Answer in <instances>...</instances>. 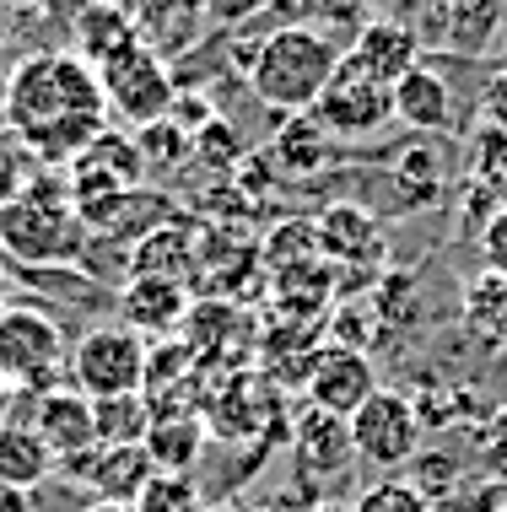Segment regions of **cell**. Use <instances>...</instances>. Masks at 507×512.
I'll return each mask as SVG.
<instances>
[{
    "label": "cell",
    "mask_w": 507,
    "mask_h": 512,
    "mask_svg": "<svg viewBox=\"0 0 507 512\" xmlns=\"http://www.w3.org/2000/svg\"><path fill=\"white\" fill-rule=\"evenodd\" d=\"M11 399H17V389H11V383H0V421H6V410H11Z\"/></svg>",
    "instance_id": "cell-44"
},
{
    "label": "cell",
    "mask_w": 507,
    "mask_h": 512,
    "mask_svg": "<svg viewBox=\"0 0 507 512\" xmlns=\"http://www.w3.org/2000/svg\"><path fill=\"white\" fill-rule=\"evenodd\" d=\"M205 432L200 415H168V421H152V432H146V459H152L157 475H195V464L205 459Z\"/></svg>",
    "instance_id": "cell-23"
},
{
    "label": "cell",
    "mask_w": 507,
    "mask_h": 512,
    "mask_svg": "<svg viewBox=\"0 0 507 512\" xmlns=\"http://www.w3.org/2000/svg\"><path fill=\"white\" fill-rule=\"evenodd\" d=\"M119 318L125 329H135L146 345L173 340L189 318V292L184 281H162V275H125L119 286Z\"/></svg>",
    "instance_id": "cell-15"
},
{
    "label": "cell",
    "mask_w": 507,
    "mask_h": 512,
    "mask_svg": "<svg viewBox=\"0 0 507 512\" xmlns=\"http://www.w3.org/2000/svg\"><path fill=\"white\" fill-rule=\"evenodd\" d=\"M475 243H481V259H486V270H491V275H502V281H507V211H497V216H491V227H486Z\"/></svg>",
    "instance_id": "cell-36"
},
{
    "label": "cell",
    "mask_w": 507,
    "mask_h": 512,
    "mask_svg": "<svg viewBox=\"0 0 507 512\" xmlns=\"http://www.w3.org/2000/svg\"><path fill=\"white\" fill-rule=\"evenodd\" d=\"M0 512H33V491H17L0 480Z\"/></svg>",
    "instance_id": "cell-37"
},
{
    "label": "cell",
    "mask_w": 507,
    "mask_h": 512,
    "mask_svg": "<svg viewBox=\"0 0 507 512\" xmlns=\"http://www.w3.org/2000/svg\"><path fill=\"white\" fill-rule=\"evenodd\" d=\"M33 432L49 442L54 453V475L71 469L76 459H87L98 448V426H92V399H81L76 389H49L33 399Z\"/></svg>",
    "instance_id": "cell-14"
},
{
    "label": "cell",
    "mask_w": 507,
    "mask_h": 512,
    "mask_svg": "<svg viewBox=\"0 0 507 512\" xmlns=\"http://www.w3.org/2000/svg\"><path fill=\"white\" fill-rule=\"evenodd\" d=\"M303 512H351V507L346 502H308Z\"/></svg>",
    "instance_id": "cell-42"
},
{
    "label": "cell",
    "mask_w": 507,
    "mask_h": 512,
    "mask_svg": "<svg viewBox=\"0 0 507 512\" xmlns=\"http://www.w3.org/2000/svg\"><path fill=\"white\" fill-rule=\"evenodd\" d=\"M308 119L319 124L335 146H362L394 119V98H389L383 81H373L362 65H351L346 49H340V65H335L330 87L319 92V103L308 108Z\"/></svg>",
    "instance_id": "cell-7"
},
{
    "label": "cell",
    "mask_w": 507,
    "mask_h": 512,
    "mask_svg": "<svg viewBox=\"0 0 507 512\" xmlns=\"http://www.w3.org/2000/svg\"><path fill=\"white\" fill-rule=\"evenodd\" d=\"M416 38L432 60H475L502 38V0H421Z\"/></svg>",
    "instance_id": "cell-9"
},
{
    "label": "cell",
    "mask_w": 507,
    "mask_h": 512,
    "mask_svg": "<svg viewBox=\"0 0 507 512\" xmlns=\"http://www.w3.org/2000/svg\"><path fill=\"white\" fill-rule=\"evenodd\" d=\"M33 173H38V157L27 151L11 130H0V205L6 200H17L27 184H33Z\"/></svg>",
    "instance_id": "cell-32"
},
{
    "label": "cell",
    "mask_w": 507,
    "mask_h": 512,
    "mask_svg": "<svg viewBox=\"0 0 507 512\" xmlns=\"http://www.w3.org/2000/svg\"><path fill=\"white\" fill-rule=\"evenodd\" d=\"M475 464H481V475L491 486L507 491V410H491L481 421V432H475Z\"/></svg>",
    "instance_id": "cell-31"
},
{
    "label": "cell",
    "mask_w": 507,
    "mask_h": 512,
    "mask_svg": "<svg viewBox=\"0 0 507 512\" xmlns=\"http://www.w3.org/2000/svg\"><path fill=\"white\" fill-rule=\"evenodd\" d=\"M0 480L17 491H38L54 480V453L49 442L33 432V421H0Z\"/></svg>",
    "instance_id": "cell-22"
},
{
    "label": "cell",
    "mask_w": 507,
    "mask_h": 512,
    "mask_svg": "<svg viewBox=\"0 0 507 512\" xmlns=\"http://www.w3.org/2000/svg\"><path fill=\"white\" fill-rule=\"evenodd\" d=\"M157 469L146 459V448L135 442V448H92L87 459H76L71 469H60V480H76V486L98 491V502H135L141 486L152 480Z\"/></svg>",
    "instance_id": "cell-18"
},
{
    "label": "cell",
    "mask_w": 507,
    "mask_h": 512,
    "mask_svg": "<svg viewBox=\"0 0 507 512\" xmlns=\"http://www.w3.org/2000/svg\"><path fill=\"white\" fill-rule=\"evenodd\" d=\"M475 124L507 130V65H497V71L481 81V98H475Z\"/></svg>",
    "instance_id": "cell-35"
},
{
    "label": "cell",
    "mask_w": 507,
    "mask_h": 512,
    "mask_svg": "<svg viewBox=\"0 0 507 512\" xmlns=\"http://www.w3.org/2000/svg\"><path fill=\"white\" fill-rule=\"evenodd\" d=\"M211 512H238V507H211Z\"/></svg>",
    "instance_id": "cell-47"
},
{
    "label": "cell",
    "mask_w": 507,
    "mask_h": 512,
    "mask_svg": "<svg viewBox=\"0 0 507 512\" xmlns=\"http://www.w3.org/2000/svg\"><path fill=\"white\" fill-rule=\"evenodd\" d=\"M0 130L38 157V168H71L108 130V103L98 71L76 49H38L11 60L0 87Z\"/></svg>",
    "instance_id": "cell-1"
},
{
    "label": "cell",
    "mask_w": 507,
    "mask_h": 512,
    "mask_svg": "<svg viewBox=\"0 0 507 512\" xmlns=\"http://www.w3.org/2000/svg\"><path fill=\"white\" fill-rule=\"evenodd\" d=\"M464 324H470L486 345L507 351V281L502 275L481 270L470 286H464Z\"/></svg>",
    "instance_id": "cell-26"
},
{
    "label": "cell",
    "mask_w": 507,
    "mask_h": 512,
    "mask_svg": "<svg viewBox=\"0 0 507 512\" xmlns=\"http://www.w3.org/2000/svg\"><path fill=\"white\" fill-rule=\"evenodd\" d=\"M249 512H303V507L286 502V496H270V502H259V507H249Z\"/></svg>",
    "instance_id": "cell-39"
},
{
    "label": "cell",
    "mask_w": 507,
    "mask_h": 512,
    "mask_svg": "<svg viewBox=\"0 0 507 512\" xmlns=\"http://www.w3.org/2000/svg\"><path fill=\"white\" fill-rule=\"evenodd\" d=\"M292 459L297 469H303L308 491L324 486V480H340L346 469L356 464V448H351V426L340 421V415L330 410H303L292 426Z\"/></svg>",
    "instance_id": "cell-16"
},
{
    "label": "cell",
    "mask_w": 507,
    "mask_h": 512,
    "mask_svg": "<svg viewBox=\"0 0 507 512\" xmlns=\"http://www.w3.org/2000/svg\"><path fill=\"white\" fill-rule=\"evenodd\" d=\"M243 157V146H238V130L216 114V119H205L200 130H195V162H205V168H232V162Z\"/></svg>",
    "instance_id": "cell-33"
},
{
    "label": "cell",
    "mask_w": 507,
    "mask_h": 512,
    "mask_svg": "<svg viewBox=\"0 0 507 512\" xmlns=\"http://www.w3.org/2000/svg\"><path fill=\"white\" fill-rule=\"evenodd\" d=\"M130 507L135 512H211L195 475H152Z\"/></svg>",
    "instance_id": "cell-29"
},
{
    "label": "cell",
    "mask_w": 507,
    "mask_h": 512,
    "mask_svg": "<svg viewBox=\"0 0 507 512\" xmlns=\"http://www.w3.org/2000/svg\"><path fill=\"white\" fill-rule=\"evenodd\" d=\"M389 98H394V119L405 124V130H416V135H448L459 124V92H454V81H448V71L432 60V54H421L410 71L389 87Z\"/></svg>",
    "instance_id": "cell-12"
},
{
    "label": "cell",
    "mask_w": 507,
    "mask_h": 512,
    "mask_svg": "<svg viewBox=\"0 0 507 512\" xmlns=\"http://www.w3.org/2000/svg\"><path fill=\"white\" fill-rule=\"evenodd\" d=\"M65 356L71 351H65V329L54 308H38V302H6L0 308V383L38 399L65 372Z\"/></svg>",
    "instance_id": "cell-4"
},
{
    "label": "cell",
    "mask_w": 507,
    "mask_h": 512,
    "mask_svg": "<svg viewBox=\"0 0 507 512\" xmlns=\"http://www.w3.org/2000/svg\"><path fill=\"white\" fill-rule=\"evenodd\" d=\"M17 281H22V270L11 265L6 254H0V308H6V302H11V286H17Z\"/></svg>",
    "instance_id": "cell-38"
},
{
    "label": "cell",
    "mask_w": 507,
    "mask_h": 512,
    "mask_svg": "<svg viewBox=\"0 0 507 512\" xmlns=\"http://www.w3.org/2000/svg\"><path fill=\"white\" fill-rule=\"evenodd\" d=\"M346 426H351L356 459H362L367 469H378V475L405 469L421 448H427V426H421L416 399H410L405 389H378Z\"/></svg>",
    "instance_id": "cell-8"
},
{
    "label": "cell",
    "mask_w": 507,
    "mask_h": 512,
    "mask_svg": "<svg viewBox=\"0 0 507 512\" xmlns=\"http://www.w3.org/2000/svg\"><path fill=\"white\" fill-rule=\"evenodd\" d=\"M351 512H432V502H427L416 486H410L405 475H378L373 486L356 491Z\"/></svg>",
    "instance_id": "cell-30"
},
{
    "label": "cell",
    "mask_w": 507,
    "mask_h": 512,
    "mask_svg": "<svg viewBox=\"0 0 507 512\" xmlns=\"http://www.w3.org/2000/svg\"><path fill=\"white\" fill-rule=\"evenodd\" d=\"M502 54H507V17H502Z\"/></svg>",
    "instance_id": "cell-46"
},
{
    "label": "cell",
    "mask_w": 507,
    "mask_h": 512,
    "mask_svg": "<svg viewBox=\"0 0 507 512\" xmlns=\"http://www.w3.org/2000/svg\"><path fill=\"white\" fill-rule=\"evenodd\" d=\"M6 6H22V11H44V6H54V0H6Z\"/></svg>",
    "instance_id": "cell-45"
},
{
    "label": "cell",
    "mask_w": 507,
    "mask_h": 512,
    "mask_svg": "<svg viewBox=\"0 0 507 512\" xmlns=\"http://www.w3.org/2000/svg\"><path fill=\"white\" fill-rule=\"evenodd\" d=\"M497 211H507V205H502L497 195H486L481 184H470V178H464L459 205H454V216H459V232H464V238H481V232L491 227V216H497Z\"/></svg>",
    "instance_id": "cell-34"
},
{
    "label": "cell",
    "mask_w": 507,
    "mask_h": 512,
    "mask_svg": "<svg viewBox=\"0 0 507 512\" xmlns=\"http://www.w3.org/2000/svg\"><path fill=\"white\" fill-rule=\"evenodd\" d=\"M6 76H11V49H6V38H0V87H6Z\"/></svg>",
    "instance_id": "cell-43"
},
{
    "label": "cell",
    "mask_w": 507,
    "mask_h": 512,
    "mask_svg": "<svg viewBox=\"0 0 507 512\" xmlns=\"http://www.w3.org/2000/svg\"><path fill=\"white\" fill-rule=\"evenodd\" d=\"M146 345L135 329L125 324H98V329H87L76 345H71V356H65V378H71V389L81 399H119V394H141V383H146Z\"/></svg>",
    "instance_id": "cell-5"
},
{
    "label": "cell",
    "mask_w": 507,
    "mask_h": 512,
    "mask_svg": "<svg viewBox=\"0 0 507 512\" xmlns=\"http://www.w3.org/2000/svg\"><path fill=\"white\" fill-rule=\"evenodd\" d=\"M98 87H103V103H108V119L119 124H146L168 119L173 103H178V81H173V65L157 60L152 49L130 44L125 54H114L108 65H98Z\"/></svg>",
    "instance_id": "cell-6"
},
{
    "label": "cell",
    "mask_w": 507,
    "mask_h": 512,
    "mask_svg": "<svg viewBox=\"0 0 507 512\" xmlns=\"http://www.w3.org/2000/svg\"><path fill=\"white\" fill-rule=\"evenodd\" d=\"M211 22V0H141L135 6V44L173 65L200 49Z\"/></svg>",
    "instance_id": "cell-13"
},
{
    "label": "cell",
    "mask_w": 507,
    "mask_h": 512,
    "mask_svg": "<svg viewBox=\"0 0 507 512\" xmlns=\"http://www.w3.org/2000/svg\"><path fill=\"white\" fill-rule=\"evenodd\" d=\"M335 141L319 130L308 114H292V119H281V130H276V141H270V168H276L281 178H292V184H303V178L313 173H324L335 162Z\"/></svg>",
    "instance_id": "cell-20"
},
{
    "label": "cell",
    "mask_w": 507,
    "mask_h": 512,
    "mask_svg": "<svg viewBox=\"0 0 507 512\" xmlns=\"http://www.w3.org/2000/svg\"><path fill=\"white\" fill-rule=\"evenodd\" d=\"M141 178L146 168H141V151H135V135H125L119 124H108L98 141L65 168L76 211H92V205H103L114 195H130V189H141Z\"/></svg>",
    "instance_id": "cell-10"
},
{
    "label": "cell",
    "mask_w": 507,
    "mask_h": 512,
    "mask_svg": "<svg viewBox=\"0 0 507 512\" xmlns=\"http://www.w3.org/2000/svg\"><path fill=\"white\" fill-rule=\"evenodd\" d=\"M81 512H135V507H125V502H98V496H92V502L81 507Z\"/></svg>",
    "instance_id": "cell-41"
},
{
    "label": "cell",
    "mask_w": 507,
    "mask_h": 512,
    "mask_svg": "<svg viewBox=\"0 0 507 512\" xmlns=\"http://www.w3.org/2000/svg\"><path fill=\"white\" fill-rule=\"evenodd\" d=\"M383 389L378 383V367L367 351H346V345H319L313 351V367L303 378V394L313 410H330L340 421H351L356 410L367 405Z\"/></svg>",
    "instance_id": "cell-11"
},
{
    "label": "cell",
    "mask_w": 507,
    "mask_h": 512,
    "mask_svg": "<svg viewBox=\"0 0 507 512\" xmlns=\"http://www.w3.org/2000/svg\"><path fill=\"white\" fill-rule=\"evenodd\" d=\"M464 178L507 205V130L475 124V130L464 135Z\"/></svg>",
    "instance_id": "cell-28"
},
{
    "label": "cell",
    "mask_w": 507,
    "mask_h": 512,
    "mask_svg": "<svg viewBox=\"0 0 507 512\" xmlns=\"http://www.w3.org/2000/svg\"><path fill=\"white\" fill-rule=\"evenodd\" d=\"M313 232H319V254L340 259V265H356L362 254H378L383 248L373 211H367V205H351V200L330 205V211L313 221Z\"/></svg>",
    "instance_id": "cell-24"
},
{
    "label": "cell",
    "mask_w": 507,
    "mask_h": 512,
    "mask_svg": "<svg viewBox=\"0 0 507 512\" xmlns=\"http://www.w3.org/2000/svg\"><path fill=\"white\" fill-rule=\"evenodd\" d=\"M394 205L400 211H437L448 200V162H443V146H432L421 135L416 146H405V157H394Z\"/></svg>",
    "instance_id": "cell-19"
},
{
    "label": "cell",
    "mask_w": 507,
    "mask_h": 512,
    "mask_svg": "<svg viewBox=\"0 0 507 512\" xmlns=\"http://www.w3.org/2000/svg\"><path fill=\"white\" fill-rule=\"evenodd\" d=\"M92 426H98V448H135L152 432V405L141 394H119L92 405Z\"/></svg>",
    "instance_id": "cell-27"
},
{
    "label": "cell",
    "mask_w": 507,
    "mask_h": 512,
    "mask_svg": "<svg viewBox=\"0 0 507 512\" xmlns=\"http://www.w3.org/2000/svg\"><path fill=\"white\" fill-rule=\"evenodd\" d=\"M92 232L81 221L71 184L65 173H33V184L22 189L17 200L0 205V254L11 259L17 270H71L81 254H87Z\"/></svg>",
    "instance_id": "cell-2"
},
{
    "label": "cell",
    "mask_w": 507,
    "mask_h": 512,
    "mask_svg": "<svg viewBox=\"0 0 507 512\" xmlns=\"http://www.w3.org/2000/svg\"><path fill=\"white\" fill-rule=\"evenodd\" d=\"M71 6H114V11H135L141 0H71Z\"/></svg>",
    "instance_id": "cell-40"
},
{
    "label": "cell",
    "mask_w": 507,
    "mask_h": 512,
    "mask_svg": "<svg viewBox=\"0 0 507 512\" xmlns=\"http://www.w3.org/2000/svg\"><path fill=\"white\" fill-rule=\"evenodd\" d=\"M135 151H141V168L152 178H168V173L195 162V135L168 114V119L146 124V130H135Z\"/></svg>",
    "instance_id": "cell-25"
},
{
    "label": "cell",
    "mask_w": 507,
    "mask_h": 512,
    "mask_svg": "<svg viewBox=\"0 0 507 512\" xmlns=\"http://www.w3.org/2000/svg\"><path fill=\"white\" fill-rule=\"evenodd\" d=\"M335 65H340V44L324 27L286 22L254 44L243 81H249V92L270 108V114L292 119V114H308V108L319 103V92L330 87Z\"/></svg>",
    "instance_id": "cell-3"
},
{
    "label": "cell",
    "mask_w": 507,
    "mask_h": 512,
    "mask_svg": "<svg viewBox=\"0 0 507 512\" xmlns=\"http://www.w3.org/2000/svg\"><path fill=\"white\" fill-rule=\"evenodd\" d=\"M497 512H507V491H502V507H497Z\"/></svg>",
    "instance_id": "cell-48"
},
{
    "label": "cell",
    "mask_w": 507,
    "mask_h": 512,
    "mask_svg": "<svg viewBox=\"0 0 507 512\" xmlns=\"http://www.w3.org/2000/svg\"><path fill=\"white\" fill-rule=\"evenodd\" d=\"M135 44V11L114 6H71V49L98 71L114 54H125Z\"/></svg>",
    "instance_id": "cell-21"
},
{
    "label": "cell",
    "mask_w": 507,
    "mask_h": 512,
    "mask_svg": "<svg viewBox=\"0 0 507 512\" xmlns=\"http://www.w3.org/2000/svg\"><path fill=\"white\" fill-rule=\"evenodd\" d=\"M346 60L362 65V71L373 81H383V87H394V81L421 60V38H416V27L400 22V17H367L356 27Z\"/></svg>",
    "instance_id": "cell-17"
}]
</instances>
